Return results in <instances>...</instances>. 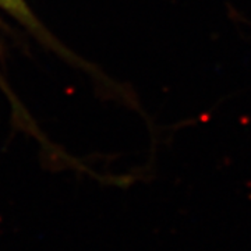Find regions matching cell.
Listing matches in <instances>:
<instances>
[{
	"instance_id": "cell-1",
	"label": "cell",
	"mask_w": 251,
	"mask_h": 251,
	"mask_svg": "<svg viewBox=\"0 0 251 251\" xmlns=\"http://www.w3.org/2000/svg\"><path fill=\"white\" fill-rule=\"evenodd\" d=\"M0 6L9 10L11 14H14L16 17L23 20V21H27V23L34 21L31 17V13L28 10L27 4L23 0H0Z\"/></svg>"
}]
</instances>
